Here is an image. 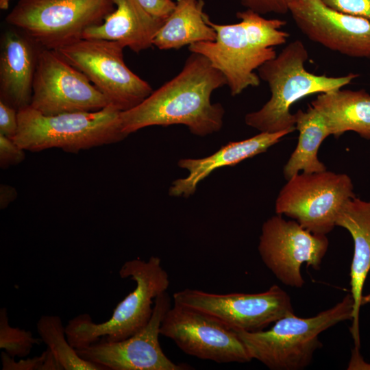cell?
<instances>
[{
  "instance_id": "obj_29",
  "label": "cell",
  "mask_w": 370,
  "mask_h": 370,
  "mask_svg": "<svg viewBox=\"0 0 370 370\" xmlns=\"http://www.w3.org/2000/svg\"><path fill=\"white\" fill-rule=\"evenodd\" d=\"M18 111L0 101V134L13 139L18 130Z\"/></svg>"
},
{
  "instance_id": "obj_15",
  "label": "cell",
  "mask_w": 370,
  "mask_h": 370,
  "mask_svg": "<svg viewBox=\"0 0 370 370\" xmlns=\"http://www.w3.org/2000/svg\"><path fill=\"white\" fill-rule=\"evenodd\" d=\"M289 12L310 40L351 58L370 59V21L336 11L321 0L299 1Z\"/></svg>"
},
{
  "instance_id": "obj_9",
  "label": "cell",
  "mask_w": 370,
  "mask_h": 370,
  "mask_svg": "<svg viewBox=\"0 0 370 370\" xmlns=\"http://www.w3.org/2000/svg\"><path fill=\"white\" fill-rule=\"evenodd\" d=\"M286 181L275 201L276 214L291 218L315 234L330 232L342 206L355 197L352 181L345 173H299Z\"/></svg>"
},
{
  "instance_id": "obj_16",
  "label": "cell",
  "mask_w": 370,
  "mask_h": 370,
  "mask_svg": "<svg viewBox=\"0 0 370 370\" xmlns=\"http://www.w3.org/2000/svg\"><path fill=\"white\" fill-rule=\"evenodd\" d=\"M41 49L31 37L16 27L5 30L1 36L0 101L17 111L30 106Z\"/></svg>"
},
{
  "instance_id": "obj_14",
  "label": "cell",
  "mask_w": 370,
  "mask_h": 370,
  "mask_svg": "<svg viewBox=\"0 0 370 370\" xmlns=\"http://www.w3.org/2000/svg\"><path fill=\"white\" fill-rule=\"evenodd\" d=\"M171 307V297L166 291L155 299L149 323L136 334L124 340L98 341L75 349L83 359L99 365L105 370L190 369L189 365L171 360L159 343L161 323Z\"/></svg>"
},
{
  "instance_id": "obj_32",
  "label": "cell",
  "mask_w": 370,
  "mask_h": 370,
  "mask_svg": "<svg viewBox=\"0 0 370 370\" xmlns=\"http://www.w3.org/2000/svg\"><path fill=\"white\" fill-rule=\"evenodd\" d=\"M10 0H0V9L3 10H8Z\"/></svg>"
},
{
  "instance_id": "obj_3",
  "label": "cell",
  "mask_w": 370,
  "mask_h": 370,
  "mask_svg": "<svg viewBox=\"0 0 370 370\" xmlns=\"http://www.w3.org/2000/svg\"><path fill=\"white\" fill-rule=\"evenodd\" d=\"M308 58L303 42L295 40L258 69L271 97L260 109L245 116L247 125L260 132L291 133L295 130V115L290 110L293 103L312 94L342 88L359 76L353 73L341 77L315 75L305 68Z\"/></svg>"
},
{
  "instance_id": "obj_12",
  "label": "cell",
  "mask_w": 370,
  "mask_h": 370,
  "mask_svg": "<svg viewBox=\"0 0 370 370\" xmlns=\"http://www.w3.org/2000/svg\"><path fill=\"white\" fill-rule=\"evenodd\" d=\"M328 246L326 235L313 234L276 214L262 224L258 249L265 266L282 284L301 288L305 282L301 265L319 269Z\"/></svg>"
},
{
  "instance_id": "obj_33",
  "label": "cell",
  "mask_w": 370,
  "mask_h": 370,
  "mask_svg": "<svg viewBox=\"0 0 370 370\" xmlns=\"http://www.w3.org/2000/svg\"><path fill=\"white\" fill-rule=\"evenodd\" d=\"M367 304H370V293L365 296H362L361 302L362 306Z\"/></svg>"
},
{
  "instance_id": "obj_6",
  "label": "cell",
  "mask_w": 370,
  "mask_h": 370,
  "mask_svg": "<svg viewBox=\"0 0 370 370\" xmlns=\"http://www.w3.org/2000/svg\"><path fill=\"white\" fill-rule=\"evenodd\" d=\"M112 105L96 112L47 116L28 106L18 111V130L12 139L25 151L38 152L58 148L77 153L116 143L127 135L120 113Z\"/></svg>"
},
{
  "instance_id": "obj_18",
  "label": "cell",
  "mask_w": 370,
  "mask_h": 370,
  "mask_svg": "<svg viewBox=\"0 0 370 370\" xmlns=\"http://www.w3.org/2000/svg\"><path fill=\"white\" fill-rule=\"evenodd\" d=\"M336 226L347 230L354 241V255L350 268L354 310L350 332L355 347L359 349V313L365 282L370 271V201H364L356 196L348 199L338 213Z\"/></svg>"
},
{
  "instance_id": "obj_4",
  "label": "cell",
  "mask_w": 370,
  "mask_h": 370,
  "mask_svg": "<svg viewBox=\"0 0 370 370\" xmlns=\"http://www.w3.org/2000/svg\"><path fill=\"white\" fill-rule=\"evenodd\" d=\"M119 274L130 278L136 287L114 310L105 322L97 323L86 313L71 319L65 326L69 343L75 349L86 347L98 341H118L127 338L149 323L155 299L166 291L170 281L161 260L151 256L147 261L134 259L125 262Z\"/></svg>"
},
{
  "instance_id": "obj_1",
  "label": "cell",
  "mask_w": 370,
  "mask_h": 370,
  "mask_svg": "<svg viewBox=\"0 0 370 370\" xmlns=\"http://www.w3.org/2000/svg\"><path fill=\"white\" fill-rule=\"evenodd\" d=\"M190 53L177 75L136 107L121 112L125 134L153 125H184L199 136L221 129L225 110L221 103H212L211 96L227 85L226 79L207 58Z\"/></svg>"
},
{
  "instance_id": "obj_21",
  "label": "cell",
  "mask_w": 370,
  "mask_h": 370,
  "mask_svg": "<svg viewBox=\"0 0 370 370\" xmlns=\"http://www.w3.org/2000/svg\"><path fill=\"white\" fill-rule=\"evenodd\" d=\"M158 32L153 45L160 50L178 49L200 42L214 41L217 34L207 21L204 0H177Z\"/></svg>"
},
{
  "instance_id": "obj_20",
  "label": "cell",
  "mask_w": 370,
  "mask_h": 370,
  "mask_svg": "<svg viewBox=\"0 0 370 370\" xmlns=\"http://www.w3.org/2000/svg\"><path fill=\"white\" fill-rule=\"evenodd\" d=\"M310 106L322 116L330 135L338 138L352 131L370 140V95L365 90L320 93Z\"/></svg>"
},
{
  "instance_id": "obj_22",
  "label": "cell",
  "mask_w": 370,
  "mask_h": 370,
  "mask_svg": "<svg viewBox=\"0 0 370 370\" xmlns=\"http://www.w3.org/2000/svg\"><path fill=\"white\" fill-rule=\"evenodd\" d=\"M295 129L299 132L297 145L283 169L286 180L299 173L327 170L318 158L321 144L330 133L322 116L311 106L306 111L294 114Z\"/></svg>"
},
{
  "instance_id": "obj_27",
  "label": "cell",
  "mask_w": 370,
  "mask_h": 370,
  "mask_svg": "<svg viewBox=\"0 0 370 370\" xmlns=\"http://www.w3.org/2000/svg\"><path fill=\"white\" fill-rule=\"evenodd\" d=\"M336 11L370 21V0H321Z\"/></svg>"
},
{
  "instance_id": "obj_30",
  "label": "cell",
  "mask_w": 370,
  "mask_h": 370,
  "mask_svg": "<svg viewBox=\"0 0 370 370\" xmlns=\"http://www.w3.org/2000/svg\"><path fill=\"white\" fill-rule=\"evenodd\" d=\"M140 5L152 16L166 20L175 7L172 0H137Z\"/></svg>"
},
{
  "instance_id": "obj_25",
  "label": "cell",
  "mask_w": 370,
  "mask_h": 370,
  "mask_svg": "<svg viewBox=\"0 0 370 370\" xmlns=\"http://www.w3.org/2000/svg\"><path fill=\"white\" fill-rule=\"evenodd\" d=\"M3 370H62L51 351L47 349L40 356L15 361L5 352L1 353Z\"/></svg>"
},
{
  "instance_id": "obj_17",
  "label": "cell",
  "mask_w": 370,
  "mask_h": 370,
  "mask_svg": "<svg viewBox=\"0 0 370 370\" xmlns=\"http://www.w3.org/2000/svg\"><path fill=\"white\" fill-rule=\"evenodd\" d=\"M290 132H260L249 138L230 142L212 155L202 158H183L177 165L188 171L184 178L173 182L169 190L172 197H188L193 195L198 184L214 171L241 162L266 151Z\"/></svg>"
},
{
  "instance_id": "obj_10",
  "label": "cell",
  "mask_w": 370,
  "mask_h": 370,
  "mask_svg": "<svg viewBox=\"0 0 370 370\" xmlns=\"http://www.w3.org/2000/svg\"><path fill=\"white\" fill-rule=\"evenodd\" d=\"M173 303L206 313L235 331L262 330L294 314L290 296L276 284L258 293L217 294L185 288L173 294Z\"/></svg>"
},
{
  "instance_id": "obj_2",
  "label": "cell",
  "mask_w": 370,
  "mask_h": 370,
  "mask_svg": "<svg viewBox=\"0 0 370 370\" xmlns=\"http://www.w3.org/2000/svg\"><path fill=\"white\" fill-rule=\"evenodd\" d=\"M240 21L218 24L206 18L217 34L214 41L188 46L192 53L203 55L225 76L232 96L260 84L258 70L276 56L275 47L286 43L289 34L282 29L285 21L266 18L251 10L238 12Z\"/></svg>"
},
{
  "instance_id": "obj_11",
  "label": "cell",
  "mask_w": 370,
  "mask_h": 370,
  "mask_svg": "<svg viewBox=\"0 0 370 370\" xmlns=\"http://www.w3.org/2000/svg\"><path fill=\"white\" fill-rule=\"evenodd\" d=\"M108 105V99L82 71L56 50L40 49L29 106L51 116L96 112Z\"/></svg>"
},
{
  "instance_id": "obj_19",
  "label": "cell",
  "mask_w": 370,
  "mask_h": 370,
  "mask_svg": "<svg viewBox=\"0 0 370 370\" xmlns=\"http://www.w3.org/2000/svg\"><path fill=\"white\" fill-rule=\"evenodd\" d=\"M115 9L103 22L87 29L82 38L117 41L135 53L153 46L165 20L148 13L137 0H113Z\"/></svg>"
},
{
  "instance_id": "obj_24",
  "label": "cell",
  "mask_w": 370,
  "mask_h": 370,
  "mask_svg": "<svg viewBox=\"0 0 370 370\" xmlns=\"http://www.w3.org/2000/svg\"><path fill=\"white\" fill-rule=\"evenodd\" d=\"M40 339L34 338L32 333L18 328H13L9 323L5 308L0 309V348L11 357L25 358L32 351Z\"/></svg>"
},
{
  "instance_id": "obj_31",
  "label": "cell",
  "mask_w": 370,
  "mask_h": 370,
  "mask_svg": "<svg viewBox=\"0 0 370 370\" xmlns=\"http://www.w3.org/2000/svg\"><path fill=\"white\" fill-rule=\"evenodd\" d=\"M17 197L15 188L10 185L1 184L0 188V207L5 209Z\"/></svg>"
},
{
  "instance_id": "obj_28",
  "label": "cell",
  "mask_w": 370,
  "mask_h": 370,
  "mask_svg": "<svg viewBox=\"0 0 370 370\" xmlns=\"http://www.w3.org/2000/svg\"><path fill=\"white\" fill-rule=\"evenodd\" d=\"M25 151L12 139L0 134V166L5 169L23 162Z\"/></svg>"
},
{
  "instance_id": "obj_5",
  "label": "cell",
  "mask_w": 370,
  "mask_h": 370,
  "mask_svg": "<svg viewBox=\"0 0 370 370\" xmlns=\"http://www.w3.org/2000/svg\"><path fill=\"white\" fill-rule=\"evenodd\" d=\"M351 294L332 308L314 317L302 318L291 314L275 322L269 330L236 331L250 357L271 370H300L312 362L322 347L321 332L343 321L352 319Z\"/></svg>"
},
{
  "instance_id": "obj_7",
  "label": "cell",
  "mask_w": 370,
  "mask_h": 370,
  "mask_svg": "<svg viewBox=\"0 0 370 370\" xmlns=\"http://www.w3.org/2000/svg\"><path fill=\"white\" fill-rule=\"evenodd\" d=\"M114 9L113 0H19L5 21L40 47L55 50L82 39Z\"/></svg>"
},
{
  "instance_id": "obj_13",
  "label": "cell",
  "mask_w": 370,
  "mask_h": 370,
  "mask_svg": "<svg viewBox=\"0 0 370 370\" xmlns=\"http://www.w3.org/2000/svg\"><path fill=\"white\" fill-rule=\"evenodd\" d=\"M161 335L184 353L217 363L252 360L236 332L201 311L173 304L165 314Z\"/></svg>"
},
{
  "instance_id": "obj_26",
  "label": "cell",
  "mask_w": 370,
  "mask_h": 370,
  "mask_svg": "<svg viewBox=\"0 0 370 370\" xmlns=\"http://www.w3.org/2000/svg\"><path fill=\"white\" fill-rule=\"evenodd\" d=\"M301 0H239L245 10L264 16L268 14H286L289 6Z\"/></svg>"
},
{
  "instance_id": "obj_8",
  "label": "cell",
  "mask_w": 370,
  "mask_h": 370,
  "mask_svg": "<svg viewBox=\"0 0 370 370\" xmlns=\"http://www.w3.org/2000/svg\"><path fill=\"white\" fill-rule=\"evenodd\" d=\"M124 48L117 41L82 38L55 50L82 71L110 105L123 112L136 107L153 91L127 67Z\"/></svg>"
},
{
  "instance_id": "obj_23",
  "label": "cell",
  "mask_w": 370,
  "mask_h": 370,
  "mask_svg": "<svg viewBox=\"0 0 370 370\" xmlns=\"http://www.w3.org/2000/svg\"><path fill=\"white\" fill-rule=\"evenodd\" d=\"M40 340L51 351L62 369L105 370L101 366L83 359L69 343L65 327L56 315H42L36 324Z\"/></svg>"
}]
</instances>
